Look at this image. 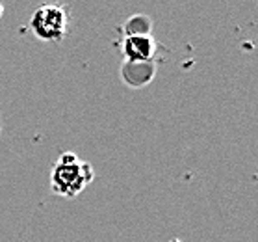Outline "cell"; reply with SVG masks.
I'll return each mask as SVG.
<instances>
[{
  "mask_svg": "<svg viewBox=\"0 0 258 242\" xmlns=\"http://www.w3.org/2000/svg\"><path fill=\"white\" fill-rule=\"evenodd\" d=\"M93 166L82 160L78 155L65 151L58 157L50 170V190L59 198L73 200L93 183Z\"/></svg>",
  "mask_w": 258,
  "mask_h": 242,
  "instance_id": "cell-1",
  "label": "cell"
},
{
  "mask_svg": "<svg viewBox=\"0 0 258 242\" xmlns=\"http://www.w3.org/2000/svg\"><path fill=\"white\" fill-rule=\"evenodd\" d=\"M28 26L37 39L58 43L69 32V12L61 4H43L35 8Z\"/></svg>",
  "mask_w": 258,
  "mask_h": 242,
  "instance_id": "cell-2",
  "label": "cell"
},
{
  "mask_svg": "<svg viewBox=\"0 0 258 242\" xmlns=\"http://www.w3.org/2000/svg\"><path fill=\"white\" fill-rule=\"evenodd\" d=\"M124 62H154L160 58V53H164V47L160 45L153 36H128L121 43Z\"/></svg>",
  "mask_w": 258,
  "mask_h": 242,
  "instance_id": "cell-3",
  "label": "cell"
},
{
  "mask_svg": "<svg viewBox=\"0 0 258 242\" xmlns=\"http://www.w3.org/2000/svg\"><path fill=\"white\" fill-rule=\"evenodd\" d=\"M156 77L154 62H124L121 67V78L130 88H143Z\"/></svg>",
  "mask_w": 258,
  "mask_h": 242,
  "instance_id": "cell-4",
  "label": "cell"
},
{
  "mask_svg": "<svg viewBox=\"0 0 258 242\" xmlns=\"http://www.w3.org/2000/svg\"><path fill=\"white\" fill-rule=\"evenodd\" d=\"M151 28H153V21H151L149 15H143V13L132 15V17L123 24L124 37H128V36H151Z\"/></svg>",
  "mask_w": 258,
  "mask_h": 242,
  "instance_id": "cell-5",
  "label": "cell"
},
{
  "mask_svg": "<svg viewBox=\"0 0 258 242\" xmlns=\"http://www.w3.org/2000/svg\"><path fill=\"white\" fill-rule=\"evenodd\" d=\"M0 134H2V116H0Z\"/></svg>",
  "mask_w": 258,
  "mask_h": 242,
  "instance_id": "cell-6",
  "label": "cell"
},
{
  "mask_svg": "<svg viewBox=\"0 0 258 242\" xmlns=\"http://www.w3.org/2000/svg\"><path fill=\"white\" fill-rule=\"evenodd\" d=\"M173 242H178V240H173Z\"/></svg>",
  "mask_w": 258,
  "mask_h": 242,
  "instance_id": "cell-7",
  "label": "cell"
}]
</instances>
